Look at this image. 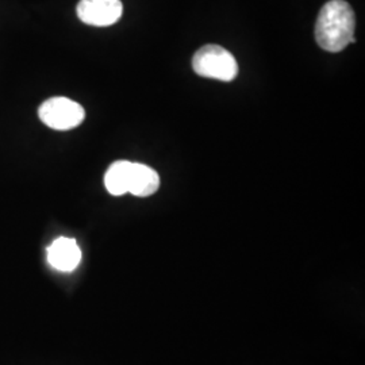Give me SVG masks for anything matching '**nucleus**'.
<instances>
[{"instance_id": "nucleus-7", "label": "nucleus", "mask_w": 365, "mask_h": 365, "mask_svg": "<svg viewBox=\"0 0 365 365\" xmlns=\"http://www.w3.org/2000/svg\"><path fill=\"white\" fill-rule=\"evenodd\" d=\"M131 164L130 161H115L106 172V188L111 195L120 196L129 192Z\"/></svg>"}, {"instance_id": "nucleus-2", "label": "nucleus", "mask_w": 365, "mask_h": 365, "mask_svg": "<svg viewBox=\"0 0 365 365\" xmlns=\"http://www.w3.org/2000/svg\"><path fill=\"white\" fill-rule=\"evenodd\" d=\"M192 68L202 78L232 81L238 75L235 56L218 45H206L194 54Z\"/></svg>"}, {"instance_id": "nucleus-6", "label": "nucleus", "mask_w": 365, "mask_h": 365, "mask_svg": "<svg viewBox=\"0 0 365 365\" xmlns=\"http://www.w3.org/2000/svg\"><path fill=\"white\" fill-rule=\"evenodd\" d=\"M160 187V178L156 170L150 167L133 163L131 164L130 184L129 192L134 196L146 197L153 195Z\"/></svg>"}, {"instance_id": "nucleus-1", "label": "nucleus", "mask_w": 365, "mask_h": 365, "mask_svg": "<svg viewBox=\"0 0 365 365\" xmlns=\"http://www.w3.org/2000/svg\"><path fill=\"white\" fill-rule=\"evenodd\" d=\"M356 16L349 3L344 0H330L319 11L315 24V39L327 52L344 51L354 43Z\"/></svg>"}, {"instance_id": "nucleus-3", "label": "nucleus", "mask_w": 365, "mask_h": 365, "mask_svg": "<svg viewBox=\"0 0 365 365\" xmlns=\"http://www.w3.org/2000/svg\"><path fill=\"white\" fill-rule=\"evenodd\" d=\"M39 119L54 130H71L84 120L86 111L78 102L68 98H52L38 108Z\"/></svg>"}, {"instance_id": "nucleus-4", "label": "nucleus", "mask_w": 365, "mask_h": 365, "mask_svg": "<svg viewBox=\"0 0 365 365\" xmlns=\"http://www.w3.org/2000/svg\"><path fill=\"white\" fill-rule=\"evenodd\" d=\"M76 11L78 19L86 25L106 27L117 24L123 6L120 0H80Z\"/></svg>"}, {"instance_id": "nucleus-5", "label": "nucleus", "mask_w": 365, "mask_h": 365, "mask_svg": "<svg viewBox=\"0 0 365 365\" xmlns=\"http://www.w3.org/2000/svg\"><path fill=\"white\" fill-rule=\"evenodd\" d=\"M48 261L53 268L61 272L75 271L81 261V250L76 240L60 237L48 248Z\"/></svg>"}]
</instances>
